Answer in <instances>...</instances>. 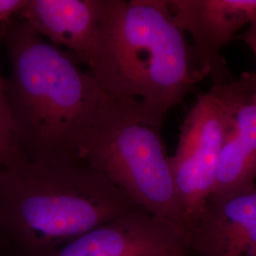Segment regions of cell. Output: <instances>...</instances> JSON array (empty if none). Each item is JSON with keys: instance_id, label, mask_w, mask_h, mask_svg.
Listing matches in <instances>:
<instances>
[{"instance_id": "obj_1", "label": "cell", "mask_w": 256, "mask_h": 256, "mask_svg": "<svg viewBox=\"0 0 256 256\" xmlns=\"http://www.w3.org/2000/svg\"><path fill=\"white\" fill-rule=\"evenodd\" d=\"M3 44L10 68L6 97L21 153L32 162H81L78 144L110 94L22 19L5 25Z\"/></svg>"}, {"instance_id": "obj_2", "label": "cell", "mask_w": 256, "mask_h": 256, "mask_svg": "<svg viewBox=\"0 0 256 256\" xmlns=\"http://www.w3.org/2000/svg\"><path fill=\"white\" fill-rule=\"evenodd\" d=\"M88 72L108 94L137 101L160 131L167 113L203 79L167 0H102Z\"/></svg>"}, {"instance_id": "obj_3", "label": "cell", "mask_w": 256, "mask_h": 256, "mask_svg": "<svg viewBox=\"0 0 256 256\" xmlns=\"http://www.w3.org/2000/svg\"><path fill=\"white\" fill-rule=\"evenodd\" d=\"M128 194L84 162L3 168L0 220L18 256H48L86 232L138 208Z\"/></svg>"}, {"instance_id": "obj_4", "label": "cell", "mask_w": 256, "mask_h": 256, "mask_svg": "<svg viewBox=\"0 0 256 256\" xmlns=\"http://www.w3.org/2000/svg\"><path fill=\"white\" fill-rule=\"evenodd\" d=\"M78 158L126 192L140 208L171 226L189 248L190 228L160 130L147 124L137 101L110 95L82 135Z\"/></svg>"}, {"instance_id": "obj_5", "label": "cell", "mask_w": 256, "mask_h": 256, "mask_svg": "<svg viewBox=\"0 0 256 256\" xmlns=\"http://www.w3.org/2000/svg\"><path fill=\"white\" fill-rule=\"evenodd\" d=\"M229 126V112L220 98L210 90L200 94L168 158L190 236L214 190Z\"/></svg>"}, {"instance_id": "obj_6", "label": "cell", "mask_w": 256, "mask_h": 256, "mask_svg": "<svg viewBox=\"0 0 256 256\" xmlns=\"http://www.w3.org/2000/svg\"><path fill=\"white\" fill-rule=\"evenodd\" d=\"M176 27L191 37L192 57L212 84L230 82L223 48L256 16V0H167Z\"/></svg>"}, {"instance_id": "obj_7", "label": "cell", "mask_w": 256, "mask_h": 256, "mask_svg": "<svg viewBox=\"0 0 256 256\" xmlns=\"http://www.w3.org/2000/svg\"><path fill=\"white\" fill-rule=\"evenodd\" d=\"M210 92L227 108L230 126L209 200H218L256 187V72L212 84Z\"/></svg>"}, {"instance_id": "obj_8", "label": "cell", "mask_w": 256, "mask_h": 256, "mask_svg": "<svg viewBox=\"0 0 256 256\" xmlns=\"http://www.w3.org/2000/svg\"><path fill=\"white\" fill-rule=\"evenodd\" d=\"M164 221L138 207L86 232L48 256H189Z\"/></svg>"}, {"instance_id": "obj_9", "label": "cell", "mask_w": 256, "mask_h": 256, "mask_svg": "<svg viewBox=\"0 0 256 256\" xmlns=\"http://www.w3.org/2000/svg\"><path fill=\"white\" fill-rule=\"evenodd\" d=\"M194 256H256V187L209 200L189 240Z\"/></svg>"}, {"instance_id": "obj_10", "label": "cell", "mask_w": 256, "mask_h": 256, "mask_svg": "<svg viewBox=\"0 0 256 256\" xmlns=\"http://www.w3.org/2000/svg\"><path fill=\"white\" fill-rule=\"evenodd\" d=\"M102 0H27L18 18L40 36L84 64L92 57L98 36Z\"/></svg>"}, {"instance_id": "obj_11", "label": "cell", "mask_w": 256, "mask_h": 256, "mask_svg": "<svg viewBox=\"0 0 256 256\" xmlns=\"http://www.w3.org/2000/svg\"><path fill=\"white\" fill-rule=\"evenodd\" d=\"M6 24H0V50L3 45ZM24 160L26 158L19 149L16 137L14 126L6 97L4 78L0 72V164L2 168H6Z\"/></svg>"}, {"instance_id": "obj_12", "label": "cell", "mask_w": 256, "mask_h": 256, "mask_svg": "<svg viewBox=\"0 0 256 256\" xmlns=\"http://www.w3.org/2000/svg\"><path fill=\"white\" fill-rule=\"evenodd\" d=\"M27 0H0V24H6L18 16Z\"/></svg>"}, {"instance_id": "obj_13", "label": "cell", "mask_w": 256, "mask_h": 256, "mask_svg": "<svg viewBox=\"0 0 256 256\" xmlns=\"http://www.w3.org/2000/svg\"><path fill=\"white\" fill-rule=\"evenodd\" d=\"M238 38L242 39L246 43L256 58V16L250 22L247 30Z\"/></svg>"}, {"instance_id": "obj_14", "label": "cell", "mask_w": 256, "mask_h": 256, "mask_svg": "<svg viewBox=\"0 0 256 256\" xmlns=\"http://www.w3.org/2000/svg\"><path fill=\"white\" fill-rule=\"evenodd\" d=\"M0 244H7V241H6V238L4 236V232H3V228H2V223H1V220H0Z\"/></svg>"}, {"instance_id": "obj_15", "label": "cell", "mask_w": 256, "mask_h": 256, "mask_svg": "<svg viewBox=\"0 0 256 256\" xmlns=\"http://www.w3.org/2000/svg\"><path fill=\"white\" fill-rule=\"evenodd\" d=\"M2 166H1V164H0V176H1V173H2Z\"/></svg>"}]
</instances>
